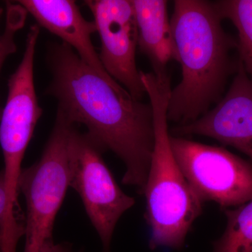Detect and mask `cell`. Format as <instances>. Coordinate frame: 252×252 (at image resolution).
Listing matches in <instances>:
<instances>
[{
    "instance_id": "obj_1",
    "label": "cell",
    "mask_w": 252,
    "mask_h": 252,
    "mask_svg": "<svg viewBox=\"0 0 252 252\" xmlns=\"http://www.w3.org/2000/svg\"><path fill=\"white\" fill-rule=\"evenodd\" d=\"M53 78L46 94L72 124H82L102 147L124 162L122 183L143 195L154 146L153 109L116 80L100 77L65 43L50 46Z\"/></svg>"
},
{
    "instance_id": "obj_2",
    "label": "cell",
    "mask_w": 252,
    "mask_h": 252,
    "mask_svg": "<svg viewBox=\"0 0 252 252\" xmlns=\"http://www.w3.org/2000/svg\"><path fill=\"white\" fill-rule=\"evenodd\" d=\"M222 21L214 1H174L170 25L182 80L170 92L168 122L177 126L195 122L224 95L239 59L232 56L237 39L224 31Z\"/></svg>"
},
{
    "instance_id": "obj_3",
    "label": "cell",
    "mask_w": 252,
    "mask_h": 252,
    "mask_svg": "<svg viewBox=\"0 0 252 252\" xmlns=\"http://www.w3.org/2000/svg\"><path fill=\"white\" fill-rule=\"evenodd\" d=\"M141 79L153 109L154 146L143 195L145 219L150 227L151 250H180L203 202L181 170L170 144L167 118L172 88L170 79L160 80L141 71Z\"/></svg>"
},
{
    "instance_id": "obj_4",
    "label": "cell",
    "mask_w": 252,
    "mask_h": 252,
    "mask_svg": "<svg viewBox=\"0 0 252 252\" xmlns=\"http://www.w3.org/2000/svg\"><path fill=\"white\" fill-rule=\"evenodd\" d=\"M74 125L57 111L40 159L20 174L18 191L26 203L23 252H49L54 247L55 220L69 187L68 142Z\"/></svg>"
},
{
    "instance_id": "obj_5",
    "label": "cell",
    "mask_w": 252,
    "mask_h": 252,
    "mask_svg": "<svg viewBox=\"0 0 252 252\" xmlns=\"http://www.w3.org/2000/svg\"><path fill=\"white\" fill-rule=\"evenodd\" d=\"M73 126L68 142L69 187L81 197L88 217L102 244L110 252L116 225L135 204L116 182L102 158L104 150L87 132Z\"/></svg>"
},
{
    "instance_id": "obj_6",
    "label": "cell",
    "mask_w": 252,
    "mask_h": 252,
    "mask_svg": "<svg viewBox=\"0 0 252 252\" xmlns=\"http://www.w3.org/2000/svg\"><path fill=\"white\" fill-rule=\"evenodd\" d=\"M176 160L203 203L223 210L252 200V164L221 147L170 135Z\"/></svg>"
},
{
    "instance_id": "obj_7",
    "label": "cell",
    "mask_w": 252,
    "mask_h": 252,
    "mask_svg": "<svg viewBox=\"0 0 252 252\" xmlns=\"http://www.w3.org/2000/svg\"><path fill=\"white\" fill-rule=\"evenodd\" d=\"M39 34V26H31L22 61L9 78L7 99L0 119V145L4 156V171L10 195L16 204L23 157L42 114L34 82V54Z\"/></svg>"
},
{
    "instance_id": "obj_8",
    "label": "cell",
    "mask_w": 252,
    "mask_h": 252,
    "mask_svg": "<svg viewBox=\"0 0 252 252\" xmlns=\"http://www.w3.org/2000/svg\"><path fill=\"white\" fill-rule=\"evenodd\" d=\"M85 4L100 39L98 54L104 69L133 98L142 101L147 92L136 63L138 31L132 0H88Z\"/></svg>"
},
{
    "instance_id": "obj_9",
    "label": "cell",
    "mask_w": 252,
    "mask_h": 252,
    "mask_svg": "<svg viewBox=\"0 0 252 252\" xmlns=\"http://www.w3.org/2000/svg\"><path fill=\"white\" fill-rule=\"evenodd\" d=\"M172 136L201 135L230 146L252 164V81L239 61L229 89L220 102L195 122L177 126Z\"/></svg>"
},
{
    "instance_id": "obj_10",
    "label": "cell",
    "mask_w": 252,
    "mask_h": 252,
    "mask_svg": "<svg viewBox=\"0 0 252 252\" xmlns=\"http://www.w3.org/2000/svg\"><path fill=\"white\" fill-rule=\"evenodd\" d=\"M39 26L61 38L72 47L82 61L106 80H115L104 69L94 49L91 35L95 25L81 14L72 0H22L18 1Z\"/></svg>"
},
{
    "instance_id": "obj_11",
    "label": "cell",
    "mask_w": 252,
    "mask_h": 252,
    "mask_svg": "<svg viewBox=\"0 0 252 252\" xmlns=\"http://www.w3.org/2000/svg\"><path fill=\"white\" fill-rule=\"evenodd\" d=\"M138 31V48L153 68L154 75L160 80L170 78L169 63L177 62L170 19L165 0H132Z\"/></svg>"
},
{
    "instance_id": "obj_12",
    "label": "cell",
    "mask_w": 252,
    "mask_h": 252,
    "mask_svg": "<svg viewBox=\"0 0 252 252\" xmlns=\"http://www.w3.org/2000/svg\"><path fill=\"white\" fill-rule=\"evenodd\" d=\"M222 19L229 20L238 31L239 61L252 81V0L214 1Z\"/></svg>"
},
{
    "instance_id": "obj_13",
    "label": "cell",
    "mask_w": 252,
    "mask_h": 252,
    "mask_svg": "<svg viewBox=\"0 0 252 252\" xmlns=\"http://www.w3.org/2000/svg\"><path fill=\"white\" fill-rule=\"evenodd\" d=\"M227 223L213 252H252V200L224 210Z\"/></svg>"
},
{
    "instance_id": "obj_14",
    "label": "cell",
    "mask_w": 252,
    "mask_h": 252,
    "mask_svg": "<svg viewBox=\"0 0 252 252\" xmlns=\"http://www.w3.org/2000/svg\"><path fill=\"white\" fill-rule=\"evenodd\" d=\"M18 205L10 195L4 170L0 171V252H16L25 233V222L18 216Z\"/></svg>"
},
{
    "instance_id": "obj_15",
    "label": "cell",
    "mask_w": 252,
    "mask_h": 252,
    "mask_svg": "<svg viewBox=\"0 0 252 252\" xmlns=\"http://www.w3.org/2000/svg\"><path fill=\"white\" fill-rule=\"evenodd\" d=\"M26 11L23 7L16 9L13 6L8 8L6 28L4 34L0 35V57L2 56H9L16 51L14 36L16 32L24 24ZM2 13L3 9L0 7V18Z\"/></svg>"
},
{
    "instance_id": "obj_16",
    "label": "cell",
    "mask_w": 252,
    "mask_h": 252,
    "mask_svg": "<svg viewBox=\"0 0 252 252\" xmlns=\"http://www.w3.org/2000/svg\"><path fill=\"white\" fill-rule=\"evenodd\" d=\"M49 252H73L71 250L70 246H68L67 244L66 245H63V244H59V245H55L54 248Z\"/></svg>"
},
{
    "instance_id": "obj_17",
    "label": "cell",
    "mask_w": 252,
    "mask_h": 252,
    "mask_svg": "<svg viewBox=\"0 0 252 252\" xmlns=\"http://www.w3.org/2000/svg\"><path fill=\"white\" fill-rule=\"evenodd\" d=\"M7 57L8 56H2L0 57V72H1V67H2L3 64H4L5 60H6ZM1 112H2V111L0 109V119H1Z\"/></svg>"
}]
</instances>
